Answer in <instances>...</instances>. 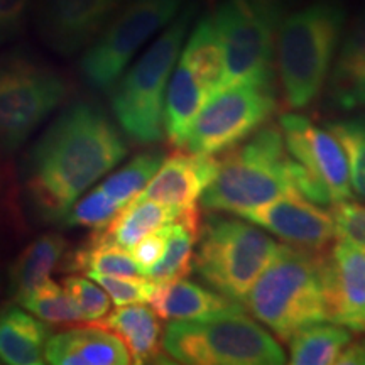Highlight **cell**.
I'll return each instance as SVG.
<instances>
[{
	"label": "cell",
	"mask_w": 365,
	"mask_h": 365,
	"mask_svg": "<svg viewBox=\"0 0 365 365\" xmlns=\"http://www.w3.org/2000/svg\"><path fill=\"white\" fill-rule=\"evenodd\" d=\"M129 153L110 117L76 102L49 124L26 161L24 185L41 217L58 223L71 205Z\"/></svg>",
	"instance_id": "obj_1"
},
{
	"label": "cell",
	"mask_w": 365,
	"mask_h": 365,
	"mask_svg": "<svg viewBox=\"0 0 365 365\" xmlns=\"http://www.w3.org/2000/svg\"><path fill=\"white\" fill-rule=\"evenodd\" d=\"M346 14L340 0H314L286 12L276 38L277 78L289 108H307L322 95L339 51Z\"/></svg>",
	"instance_id": "obj_2"
},
{
	"label": "cell",
	"mask_w": 365,
	"mask_h": 365,
	"mask_svg": "<svg viewBox=\"0 0 365 365\" xmlns=\"http://www.w3.org/2000/svg\"><path fill=\"white\" fill-rule=\"evenodd\" d=\"M322 255L279 245L245 296L250 314L282 341L309 325L328 322Z\"/></svg>",
	"instance_id": "obj_3"
},
{
	"label": "cell",
	"mask_w": 365,
	"mask_h": 365,
	"mask_svg": "<svg viewBox=\"0 0 365 365\" xmlns=\"http://www.w3.org/2000/svg\"><path fill=\"white\" fill-rule=\"evenodd\" d=\"M291 161L279 127L262 125L218 159L215 176L200 198L202 205L240 215L294 193Z\"/></svg>",
	"instance_id": "obj_4"
},
{
	"label": "cell",
	"mask_w": 365,
	"mask_h": 365,
	"mask_svg": "<svg viewBox=\"0 0 365 365\" xmlns=\"http://www.w3.org/2000/svg\"><path fill=\"white\" fill-rule=\"evenodd\" d=\"M195 6H185L140 58L112 88V112L132 143L156 144L164 137L163 113L166 88L180 59Z\"/></svg>",
	"instance_id": "obj_5"
},
{
	"label": "cell",
	"mask_w": 365,
	"mask_h": 365,
	"mask_svg": "<svg viewBox=\"0 0 365 365\" xmlns=\"http://www.w3.org/2000/svg\"><path fill=\"white\" fill-rule=\"evenodd\" d=\"M163 350L188 365H281L287 360L266 327L244 312L205 322H173L163 333Z\"/></svg>",
	"instance_id": "obj_6"
},
{
	"label": "cell",
	"mask_w": 365,
	"mask_h": 365,
	"mask_svg": "<svg viewBox=\"0 0 365 365\" xmlns=\"http://www.w3.org/2000/svg\"><path fill=\"white\" fill-rule=\"evenodd\" d=\"M277 247L264 228L245 218L212 215L202 223L193 271L208 287L242 304Z\"/></svg>",
	"instance_id": "obj_7"
},
{
	"label": "cell",
	"mask_w": 365,
	"mask_h": 365,
	"mask_svg": "<svg viewBox=\"0 0 365 365\" xmlns=\"http://www.w3.org/2000/svg\"><path fill=\"white\" fill-rule=\"evenodd\" d=\"M286 12L287 0H222L218 4L212 19L225 53L222 86H274L276 38Z\"/></svg>",
	"instance_id": "obj_8"
},
{
	"label": "cell",
	"mask_w": 365,
	"mask_h": 365,
	"mask_svg": "<svg viewBox=\"0 0 365 365\" xmlns=\"http://www.w3.org/2000/svg\"><path fill=\"white\" fill-rule=\"evenodd\" d=\"M181 9L182 0H125L81 58L85 83L100 93H110L135 54L171 24Z\"/></svg>",
	"instance_id": "obj_9"
},
{
	"label": "cell",
	"mask_w": 365,
	"mask_h": 365,
	"mask_svg": "<svg viewBox=\"0 0 365 365\" xmlns=\"http://www.w3.org/2000/svg\"><path fill=\"white\" fill-rule=\"evenodd\" d=\"M68 95L66 81L51 68L26 58L0 61V154L11 156Z\"/></svg>",
	"instance_id": "obj_10"
},
{
	"label": "cell",
	"mask_w": 365,
	"mask_h": 365,
	"mask_svg": "<svg viewBox=\"0 0 365 365\" xmlns=\"http://www.w3.org/2000/svg\"><path fill=\"white\" fill-rule=\"evenodd\" d=\"M276 110L274 86L234 83L210 93L196 113L182 149L217 156L244 143Z\"/></svg>",
	"instance_id": "obj_11"
},
{
	"label": "cell",
	"mask_w": 365,
	"mask_h": 365,
	"mask_svg": "<svg viewBox=\"0 0 365 365\" xmlns=\"http://www.w3.org/2000/svg\"><path fill=\"white\" fill-rule=\"evenodd\" d=\"M125 0H38L36 31L46 48L71 56L88 44Z\"/></svg>",
	"instance_id": "obj_12"
},
{
	"label": "cell",
	"mask_w": 365,
	"mask_h": 365,
	"mask_svg": "<svg viewBox=\"0 0 365 365\" xmlns=\"http://www.w3.org/2000/svg\"><path fill=\"white\" fill-rule=\"evenodd\" d=\"M279 129L289 156L325 186L331 205L354 198L345 153L330 130L322 129L298 113L282 115Z\"/></svg>",
	"instance_id": "obj_13"
},
{
	"label": "cell",
	"mask_w": 365,
	"mask_h": 365,
	"mask_svg": "<svg viewBox=\"0 0 365 365\" xmlns=\"http://www.w3.org/2000/svg\"><path fill=\"white\" fill-rule=\"evenodd\" d=\"M322 262L328 322L365 333V249L339 239Z\"/></svg>",
	"instance_id": "obj_14"
},
{
	"label": "cell",
	"mask_w": 365,
	"mask_h": 365,
	"mask_svg": "<svg viewBox=\"0 0 365 365\" xmlns=\"http://www.w3.org/2000/svg\"><path fill=\"white\" fill-rule=\"evenodd\" d=\"M239 217L271 232L289 245L313 252H323L335 239L331 212L296 193L242 212Z\"/></svg>",
	"instance_id": "obj_15"
},
{
	"label": "cell",
	"mask_w": 365,
	"mask_h": 365,
	"mask_svg": "<svg viewBox=\"0 0 365 365\" xmlns=\"http://www.w3.org/2000/svg\"><path fill=\"white\" fill-rule=\"evenodd\" d=\"M218 168L215 156H200L188 150H176L164 161L156 175L150 178L139 198L153 200L181 212L198 208L196 203L202 198L210 181Z\"/></svg>",
	"instance_id": "obj_16"
},
{
	"label": "cell",
	"mask_w": 365,
	"mask_h": 365,
	"mask_svg": "<svg viewBox=\"0 0 365 365\" xmlns=\"http://www.w3.org/2000/svg\"><path fill=\"white\" fill-rule=\"evenodd\" d=\"M44 362L53 365H127L130 354L115 333L102 327H75L49 335Z\"/></svg>",
	"instance_id": "obj_17"
},
{
	"label": "cell",
	"mask_w": 365,
	"mask_h": 365,
	"mask_svg": "<svg viewBox=\"0 0 365 365\" xmlns=\"http://www.w3.org/2000/svg\"><path fill=\"white\" fill-rule=\"evenodd\" d=\"M149 303L158 317L173 322H205L244 312V307L237 301L186 277L156 282Z\"/></svg>",
	"instance_id": "obj_18"
},
{
	"label": "cell",
	"mask_w": 365,
	"mask_h": 365,
	"mask_svg": "<svg viewBox=\"0 0 365 365\" xmlns=\"http://www.w3.org/2000/svg\"><path fill=\"white\" fill-rule=\"evenodd\" d=\"M124 341L132 364H153L163 359V330L158 314L144 304H125L97 322Z\"/></svg>",
	"instance_id": "obj_19"
},
{
	"label": "cell",
	"mask_w": 365,
	"mask_h": 365,
	"mask_svg": "<svg viewBox=\"0 0 365 365\" xmlns=\"http://www.w3.org/2000/svg\"><path fill=\"white\" fill-rule=\"evenodd\" d=\"M49 327L36 314L7 307L0 312V360L7 365L44 364Z\"/></svg>",
	"instance_id": "obj_20"
},
{
	"label": "cell",
	"mask_w": 365,
	"mask_h": 365,
	"mask_svg": "<svg viewBox=\"0 0 365 365\" xmlns=\"http://www.w3.org/2000/svg\"><path fill=\"white\" fill-rule=\"evenodd\" d=\"M207 97V90L196 80L185 59L180 58L168 83L163 113V129L173 145L182 148L196 113Z\"/></svg>",
	"instance_id": "obj_21"
},
{
	"label": "cell",
	"mask_w": 365,
	"mask_h": 365,
	"mask_svg": "<svg viewBox=\"0 0 365 365\" xmlns=\"http://www.w3.org/2000/svg\"><path fill=\"white\" fill-rule=\"evenodd\" d=\"M68 252V240L59 234H43L31 242L14 261L9 279L14 298L17 301L24 299L27 294L46 279H49L51 272Z\"/></svg>",
	"instance_id": "obj_22"
},
{
	"label": "cell",
	"mask_w": 365,
	"mask_h": 365,
	"mask_svg": "<svg viewBox=\"0 0 365 365\" xmlns=\"http://www.w3.org/2000/svg\"><path fill=\"white\" fill-rule=\"evenodd\" d=\"M200 230L202 220L198 208L181 212L168 227V240L161 259L145 272V277L154 282L188 277L193 272L195 244L198 242Z\"/></svg>",
	"instance_id": "obj_23"
},
{
	"label": "cell",
	"mask_w": 365,
	"mask_h": 365,
	"mask_svg": "<svg viewBox=\"0 0 365 365\" xmlns=\"http://www.w3.org/2000/svg\"><path fill=\"white\" fill-rule=\"evenodd\" d=\"M176 218V210L153 202V200L135 196L117 213V217L107 227L102 230H95V234L118 245V247L130 250L145 235L170 225Z\"/></svg>",
	"instance_id": "obj_24"
},
{
	"label": "cell",
	"mask_w": 365,
	"mask_h": 365,
	"mask_svg": "<svg viewBox=\"0 0 365 365\" xmlns=\"http://www.w3.org/2000/svg\"><path fill=\"white\" fill-rule=\"evenodd\" d=\"M180 58L185 59L208 95L223 85L225 53L212 16H205L196 22L186 44H182Z\"/></svg>",
	"instance_id": "obj_25"
},
{
	"label": "cell",
	"mask_w": 365,
	"mask_h": 365,
	"mask_svg": "<svg viewBox=\"0 0 365 365\" xmlns=\"http://www.w3.org/2000/svg\"><path fill=\"white\" fill-rule=\"evenodd\" d=\"M63 269L68 272H85L86 276L103 274L118 277H145L129 250L102 239L95 232L81 247L68 250L63 259Z\"/></svg>",
	"instance_id": "obj_26"
},
{
	"label": "cell",
	"mask_w": 365,
	"mask_h": 365,
	"mask_svg": "<svg viewBox=\"0 0 365 365\" xmlns=\"http://www.w3.org/2000/svg\"><path fill=\"white\" fill-rule=\"evenodd\" d=\"M352 340L350 331L339 325H309L296 331L289 340V364L331 365L336 364L344 346Z\"/></svg>",
	"instance_id": "obj_27"
},
{
	"label": "cell",
	"mask_w": 365,
	"mask_h": 365,
	"mask_svg": "<svg viewBox=\"0 0 365 365\" xmlns=\"http://www.w3.org/2000/svg\"><path fill=\"white\" fill-rule=\"evenodd\" d=\"M164 158H166V154L161 149L145 150V153L137 154L129 163H125L120 170L113 171L112 175L105 178L100 188L112 200L125 207L135 196L143 193L150 178L156 175Z\"/></svg>",
	"instance_id": "obj_28"
},
{
	"label": "cell",
	"mask_w": 365,
	"mask_h": 365,
	"mask_svg": "<svg viewBox=\"0 0 365 365\" xmlns=\"http://www.w3.org/2000/svg\"><path fill=\"white\" fill-rule=\"evenodd\" d=\"M21 307L29 309L39 319L53 325H68V323L83 322L80 309L68 291L58 282L46 279L33 293L19 301Z\"/></svg>",
	"instance_id": "obj_29"
},
{
	"label": "cell",
	"mask_w": 365,
	"mask_h": 365,
	"mask_svg": "<svg viewBox=\"0 0 365 365\" xmlns=\"http://www.w3.org/2000/svg\"><path fill=\"white\" fill-rule=\"evenodd\" d=\"M328 130L345 153L352 193L365 203V115L330 122Z\"/></svg>",
	"instance_id": "obj_30"
},
{
	"label": "cell",
	"mask_w": 365,
	"mask_h": 365,
	"mask_svg": "<svg viewBox=\"0 0 365 365\" xmlns=\"http://www.w3.org/2000/svg\"><path fill=\"white\" fill-rule=\"evenodd\" d=\"M124 208L115 200H112L105 191L97 186L86 193L81 200H76L68 210L66 215L61 218L59 225L73 228L85 227L91 230H102L110 223L117 213Z\"/></svg>",
	"instance_id": "obj_31"
},
{
	"label": "cell",
	"mask_w": 365,
	"mask_h": 365,
	"mask_svg": "<svg viewBox=\"0 0 365 365\" xmlns=\"http://www.w3.org/2000/svg\"><path fill=\"white\" fill-rule=\"evenodd\" d=\"M365 66V9L344 29L331 70V90L345 85L360 68Z\"/></svg>",
	"instance_id": "obj_32"
},
{
	"label": "cell",
	"mask_w": 365,
	"mask_h": 365,
	"mask_svg": "<svg viewBox=\"0 0 365 365\" xmlns=\"http://www.w3.org/2000/svg\"><path fill=\"white\" fill-rule=\"evenodd\" d=\"M63 287L75 301L80 309L83 322L97 323L105 314L110 312V299L103 287H98L93 279H86L81 276H68L63 279Z\"/></svg>",
	"instance_id": "obj_33"
},
{
	"label": "cell",
	"mask_w": 365,
	"mask_h": 365,
	"mask_svg": "<svg viewBox=\"0 0 365 365\" xmlns=\"http://www.w3.org/2000/svg\"><path fill=\"white\" fill-rule=\"evenodd\" d=\"M88 277L103 287L115 307L149 303L150 296L156 289V282L148 277H118L103 276V274H90Z\"/></svg>",
	"instance_id": "obj_34"
},
{
	"label": "cell",
	"mask_w": 365,
	"mask_h": 365,
	"mask_svg": "<svg viewBox=\"0 0 365 365\" xmlns=\"http://www.w3.org/2000/svg\"><path fill=\"white\" fill-rule=\"evenodd\" d=\"M335 235L365 249V205L346 200L333 205Z\"/></svg>",
	"instance_id": "obj_35"
},
{
	"label": "cell",
	"mask_w": 365,
	"mask_h": 365,
	"mask_svg": "<svg viewBox=\"0 0 365 365\" xmlns=\"http://www.w3.org/2000/svg\"><path fill=\"white\" fill-rule=\"evenodd\" d=\"M33 0H0V48L19 34Z\"/></svg>",
	"instance_id": "obj_36"
},
{
	"label": "cell",
	"mask_w": 365,
	"mask_h": 365,
	"mask_svg": "<svg viewBox=\"0 0 365 365\" xmlns=\"http://www.w3.org/2000/svg\"><path fill=\"white\" fill-rule=\"evenodd\" d=\"M168 227L159 228V230L153 232V234L145 235L144 239H140L137 244L132 247V257L139 264V267L143 269L144 274L149 271L150 267L156 264L164 252L168 240Z\"/></svg>",
	"instance_id": "obj_37"
},
{
	"label": "cell",
	"mask_w": 365,
	"mask_h": 365,
	"mask_svg": "<svg viewBox=\"0 0 365 365\" xmlns=\"http://www.w3.org/2000/svg\"><path fill=\"white\" fill-rule=\"evenodd\" d=\"M331 95L335 103L345 110L365 107V66L360 68L345 85L331 90Z\"/></svg>",
	"instance_id": "obj_38"
},
{
	"label": "cell",
	"mask_w": 365,
	"mask_h": 365,
	"mask_svg": "<svg viewBox=\"0 0 365 365\" xmlns=\"http://www.w3.org/2000/svg\"><path fill=\"white\" fill-rule=\"evenodd\" d=\"M336 364L341 365H365V340L352 341L344 346Z\"/></svg>",
	"instance_id": "obj_39"
}]
</instances>
